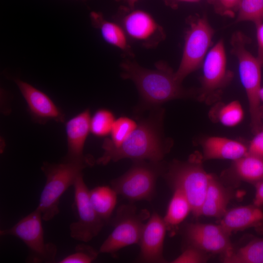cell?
Wrapping results in <instances>:
<instances>
[{
	"mask_svg": "<svg viewBox=\"0 0 263 263\" xmlns=\"http://www.w3.org/2000/svg\"><path fill=\"white\" fill-rule=\"evenodd\" d=\"M147 211L138 212L131 205L121 206L113 221V229L100 247L99 252L113 254L121 249L138 244L149 217Z\"/></svg>",
	"mask_w": 263,
	"mask_h": 263,
	"instance_id": "9",
	"label": "cell"
},
{
	"mask_svg": "<svg viewBox=\"0 0 263 263\" xmlns=\"http://www.w3.org/2000/svg\"><path fill=\"white\" fill-rule=\"evenodd\" d=\"M15 81L27 104L33 120L41 124L49 120L64 121L63 113L46 94L19 79Z\"/></svg>",
	"mask_w": 263,
	"mask_h": 263,
	"instance_id": "15",
	"label": "cell"
},
{
	"mask_svg": "<svg viewBox=\"0 0 263 263\" xmlns=\"http://www.w3.org/2000/svg\"><path fill=\"white\" fill-rule=\"evenodd\" d=\"M188 21L189 27L185 35L182 58L175 72L176 79L181 83L203 64L214 33L205 17H191Z\"/></svg>",
	"mask_w": 263,
	"mask_h": 263,
	"instance_id": "8",
	"label": "cell"
},
{
	"mask_svg": "<svg viewBox=\"0 0 263 263\" xmlns=\"http://www.w3.org/2000/svg\"><path fill=\"white\" fill-rule=\"evenodd\" d=\"M89 165L86 162L63 161L60 163L44 162L41 169L46 177L37 207L41 212L42 220H52L59 212L60 197L67 189L73 186L83 169Z\"/></svg>",
	"mask_w": 263,
	"mask_h": 263,
	"instance_id": "3",
	"label": "cell"
},
{
	"mask_svg": "<svg viewBox=\"0 0 263 263\" xmlns=\"http://www.w3.org/2000/svg\"><path fill=\"white\" fill-rule=\"evenodd\" d=\"M155 66V69H149L130 60L120 64L121 77L131 80L138 90L142 109L158 108L164 103L190 95L168 65L159 62Z\"/></svg>",
	"mask_w": 263,
	"mask_h": 263,
	"instance_id": "2",
	"label": "cell"
},
{
	"mask_svg": "<svg viewBox=\"0 0 263 263\" xmlns=\"http://www.w3.org/2000/svg\"><path fill=\"white\" fill-rule=\"evenodd\" d=\"M163 171L161 161H134L130 169L112 181L111 187L118 195L130 201L150 200L157 179Z\"/></svg>",
	"mask_w": 263,
	"mask_h": 263,
	"instance_id": "5",
	"label": "cell"
},
{
	"mask_svg": "<svg viewBox=\"0 0 263 263\" xmlns=\"http://www.w3.org/2000/svg\"><path fill=\"white\" fill-rule=\"evenodd\" d=\"M42 220L41 213L36 208L11 227L1 230L0 234L12 235L20 239L29 249L28 262H54L57 247L52 243L45 242Z\"/></svg>",
	"mask_w": 263,
	"mask_h": 263,
	"instance_id": "7",
	"label": "cell"
},
{
	"mask_svg": "<svg viewBox=\"0 0 263 263\" xmlns=\"http://www.w3.org/2000/svg\"><path fill=\"white\" fill-rule=\"evenodd\" d=\"M249 39L241 32L234 33L231 38L232 53L236 56L242 84L247 97L252 131L261 130L262 112L259 92L261 88V69L263 66L257 57L246 49Z\"/></svg>",
	"mask_w": 263,
	"mask_h": 263,
	"instance_id": "4",
	"label": "cell"
},
{
	"mask_svg": "<svg viewBox=\"0 0 263 263\" xmlns=\"http://www.w3.org/2000/svg\"><path fill=\"white\" fill-rule=\"evenodd\" d=\"M90 113L87 109L66 123L68 151L63 161L86 162L93 164V160L83 154L85 143L90 132Z\"/></svg>",
	"mask_w": 263,
	"mask_h": 263,
	"instance_id": "16",
	"label": "cell"
},
{
	"mask_svg": "<svg viewBox=\"0 0 263 263\" xmlns=\"http://www.w3.org/2000/svg\"><path fill=\"white\" fill-rule=\"evenodd\" d=\"M259 96L261 101L263 102V87H262L260 92H259Z\"/></svg>",
	"mask_w": 263,
	"mask_h": 263,
	"instance_id": "37",
	"label": "cell"
},
{
	"mask_svg": "<svg viewBox=\"0 0 263 263\" xmlns=\"http://www.w3.org/2000/svg\"><path fill=\"white\" fill-rule=\"evenodd\" d=\"M75 206L77 215L76 222L69 226L70 236L75 240L88 242L96 237L106 222L94 209L89 198V189L80 174L73 185Z\"/></svg>",
	"mask_w": 263,
	"mask_h": 263,
	"instance_id": "10",
	"label": "cell"
},
{
	"mask_svg": "<svg viewBox=\"0 0 263 263\" xmlns=\"http://www.w3.org/2000/svg\"><path fill=\"white\" fill-rule=\"evenodd\" d=\"M225 263H263V238H257L223 258Z\"/></svg>",
	"mask_w": 263,
	"mask_h": 263,
	"instance_id": "24",
	"label": "cell"
},
{
	"mask_svg": "<svg viewBox=\"0 0 263 263\" xmlns=\"http://www.w3.org/2000/svg\"><path fill=\"white\" fill-rule=\"evenodd\" d=\"M229 200L228 191L212 176L201 207V216L222 217L227 211Z\"/></svg>",
	"mask_w": 263,
	"mask_h": 263,
	"instance_id": "20",
	"label": "cell"
},
{
	"mask_svg": "<svg viewBox=\"0 0 263 263\" xmlns=\"http://www.w3.org/2000/svg\"><path fill=\"white\" fill-rule=\"evenodd\" d=\"M258 43V56L263 66V20L256 25Z\"/></svg>",
	"mask_w": 263,
	"mask_h": 263,
	"instance_id": "33",
	"label": "cell"
},
{
	"mask_svg": "<svg viewBox=\"0 0 263 263\" xmlns=\"http://www.w3.org/2000/svg\"><path fill=\"white\" fill-rule=\"evenodd\" d=\"M200 0H166V1L169 4L172 3V5H173L175 2H196Z\"/></svg>",
	"mask_w": 263,
	"mask_h": 263,
	"instance_id": "35",
	"label": "cell"
},
{
	"mask_svg": "<svg viewBox=\"0 0 263 263\" xmlns=\"http://www.w3.org/2000/svg\"><path fill=\"white\" fill-rule=\"evenodd\" d=\"M117 195L112 187L107 186L96 187L89 190L90 200L94 209L106 223L116 206Z\"/></svg>",
	"mask_w": 263,
	"mask_h": 263,
	"instance_id": "21",
	"label": "cell"
},
{
	"mask_svg": "<svg viewBox=\"0 0 263 263\" xmlns=\"http://www.w3.org/2000/svg\"><path fill=\"white\" fill-rule=\"evenodd\" d=\"M220 225L230 234L249 228L263 233V210L254 204L234 207L227 210Z\"/></svg>",
	"mask_w": 263,
	"mask_h": 263,
	"instance_id": "17",
	"label": "cell"
},
{
	"mask_svg": "<svg viewBox=\"0 0 263 263\" xmlns=\"http://www.w3.org/2000/svg\"><path fill=\"white\" fill-rule=\"evenodd\" d=\"M163 113L162 111L157 110L140 121L135 129L119 146L103 144L104 151L96 163L104 165L125 158L134 161L161 162L169 147L162 136Z\"/></svg>",
	"mask_w": 263,
	"mask_h": 263,
	"instance_id": "1",
	"label": "cell"
},
{
	"mask_svg": "<svg viewBox=\"0 0 263 263\" xmlns=\"http://www.w3.org/2000/svg\"><path fill=\"white\" fill-rule=\"evenodd\" d=\"M115 120L113 113L106 109L97 110L91 117L90 132L98 137L110 134Z\"/></svg>",
	"mask_w": 263,
	"mask_h": 263,
	"instance_id": "28",
	"label": "cell"
},
{
	"mask_svg": "<svg viewBox=\"0 0 263 263\" xmlns=\"http://www.w3.org/2000/svg\"><path fill=\"white\" fill-rule=\"evenodd\" d=\"M233 162V170L240 179L254 184L263 180V158L248 153Z\"/></svg>",
	"mask_w": 263,
	"mask_h": 263,
	"instance_id": "22",
	"label": "cell"
},
{
	"mask_svg": "<svg viewBox=\"0 0 263 263\" xmlns=\"http://www.w3.org/2000/svg\"><path fill=\"white\" fill-rule=\"evenodd\" d=\"M121 23L128 37L147 48L157 46L166 37L162 27L143 10L132 11L124 16Z\"/></svg>",
	"mask_w": 263,
	"mask_h": 263,
	"instance_id": "13",
	"label": "cell"
},
{
	"mask_svg": "<svg viewBox=\"0 0 263 263\" xmlns=\"http://www.w3.org/2000/svg\"><path fill=\"white\" fill-rule=\"evenodd\" d=\"M166 177L173 188H179L184 193L193 215L201 216V207L212 175L207 173L199 162L190 160L173 163Z\"/></svg>",
	"mask_w": 263,
	"mask_h": 263,
	"instance_id": "6",
	"label": "cell"
},
{
	"mask_svg": "<svg viewBox=\"0 0 263 263\" xmlns=\"http://www.w3.org/2000/svg\"><path fill=\"white\" fill-rule=\"evenodd\" d=\"M138 0H127V1L130 7L132 8L134 6Z\"/></svg>",
	"mask_w": 263,
	"mask_h": 263,
	"instance_id": "36",
	"label": "cell"
},
{
	"mask_svg": "<svg viewBox=\"0 0 263 263\" xmlns=\"http://www.w3.org/2000/svg\"><path fill=\"white\" fill-rule=\"evenodd\" d=\"M167 226L162 218L153 212L145 223L138 244L139 261L143 263H165L163 247Z\"/></svg>",
	"mask_w": 263,
	"mask_h": 263,
	"instance_id": "14",
	"label": "cell"
},
{
	"mask_svg": "<svg viewBox=\"0 0 263 263\" xmlns=\"http://www.w3.org/2000/svg\"><path fill=\"white\" fill-rule=\"evenodd\" d=\"M185 234L190 245L206 252L222 254L224 258L233 251L230 234L220 224H190L187 226Z\"/></svg>",
	"mask_w": 263,
	"mask_h": 263,
	"instance_id": "12",
	"label": "cell"
},
{
	"mask_svg": "<svg viewBox=\"0 0 263 263\" xmlns=\"http://www.w3.org/2000/svg\"><path fill=\"white\" fill-rule=\"evenodd\" d=\"M236 22L251 21L257 25L263 20V0H240Z\"/></svg>",
	"mask_w": 263,
	"mask_h": 263,
	"instance_id": "27",
	"label": "cell"
},
{
	"mask_svg": "<svg viewBox=\"0 0 263 263\" xmlns=\"http://www.w3.org/2000/svg\"><path fill=\"white\" fill-rule=\"evenodd\" d=\"M213 115L222 125L233 127L240 124L244 116L242 105L238 100L223 104L215 108Z\"/></svg>",
	"mask_w": 263,
	"mask_h": 263,
	"instance_id": "25",
	"label": "cell"
},
{
	"mask_svg": "<svg viewBox=\"0 0 263 263\" xmlns=\"http://www.w3.org/2000/svg\"><path fill=\"white\" fill-rule=\"evenodd\" d=\"M206 160L226 159L235 161L248 153V147L243 143L220 136L207 138L202 143Z\"/></svg>",
	"mask_w": 263,
	"mask_h": 263,
	"instance_id": "18",
	"label": "cell"
},
{
	"mask_svg": "<svg viewBox=\"0 0 263 263\" xmlns=\"http://www.w3.org/2000/svg\"><path fill=\"white\" fill-rule=\"evenodd\" d=\"M254 185L256 192L253 204L261 207L263 205V180L258 182Z\"/></svg>",
	"mask_w": 263,
	"mask_h": 263,
	"instance_id": "34",
	"label": "cell"
},
{
	"mask_svg": "<svg viewBox=\"0 0 263 263\" xmlns=\"http://www.w3.org/2000/svg\"><path fill=\"white\" fill-rule=\"evenodd\" d=\"M90 19L93 26L100 31L106 42L130 56L132 55L128 36L121 25L107 20L101 13L96 12L91 13Z\"/></svg>",
	"mask_w": 263,
	"mask_h": 263,
	"instance_id": "19",
	"label": "cell"
},
{
	"mask_svg": "<svg viewBox=\"0 0 263 263\" xmlns=\"http://www.w3.org/2000/svg\"><path fill=\"white\" fill-rule=\"evenodd\" d=\"M137 123L133 119L123 116L115 119L111 132V138L105 140L103 144L113 147L120 145L135 129Z\"/></svg>",
	"mask_w": 263,
	"mask_h": 263,
	"instance_id": "26",
	"label": "cell"
},
{
	"mask_svg": "<svg viewBox=\"0 0 263 263\" xmlns=\"http://www.w3.org/2000/svg\"><path fill=\"white\" fill-rule=\"evenodd\" d=\"M166 214L163 218L167 228L182 223L191 212L190 204L184 193L179 188H174Z\"/></svg>",
	"mask_w": 263,
	"mask_h": 263,
	"instance_id": "23",
	"label": "cell"
},
{
	"mask_svg": "<svg viewBox=\"0 0 263 263\" xmlns=\"http://www.w3.org/2000/svg\"><path fill=\"white\" fill-rule=\"evenodd\" d=\"M240 0H208L215 11L222 16L233 17L237 12Z\"/></svg>",
	"mask_w": 263,
	"mask_h": 263,
	"instance_id": "31",
	"label": "cell"
},
{
	"mask_svg": "<svg viewBox=\"0 0 263 263\" xmlns=\"http://www.w3.org/2000/svg\"><path fill=\"white\" fill-rule=\"evenodd\" d=\"M99 251L93 247L80 244H77L75 251L60 260L59 263H90L94 261L98 256Z\"/></svg>",
	"mask_w": 263,
	"mask_h": 263,
	"instance_id": "29",
	"label": "cell"
},
{
	"mask_svg": "<svg viewBox=\"0 0 263 263\" xmlns=\"http://www.w3.org/2000/svg\"><path fill=\"white\" fill-rule=\"evenodd\" d=\"M208 258L207 252L192 245L185 249L172 263H203Z\"/></svg>",
	"mask_w": 263,
	"mask_h": 263,
	"instance_id": "30",
	"label": "cell"
},
{
	"mask_svg": "<svg viewBox=\"0 0 263 263\" xmlns=\"http://www.w3.org/2000/svg\"><path fill=\"white\" fill-rule=\"evenodd\" d=\"M202 86L199 98L210 101L230 81L232 73L227 69L224 42L219 40L207 52L203 62Z\"/></svg>",
	"mask_w": 263,
	"mask_h": 263,
	"instance_id": "11",
	"label": "cell"
},
{
	"mask_svg": "<svg viewBox=\"0 0 263 263\" xmlns=\"http://www.w3.org/2000/svg\"><path fill=\"white\" fill-rule=\"evenodd\" d=\"M248 147V153L263 159V130L255 133Z\"/></svg>",
	"mask_w": 263,
	"mask_h": 263,
	"instance_id": "32",
	"label": "cell"
}]
</instances>
